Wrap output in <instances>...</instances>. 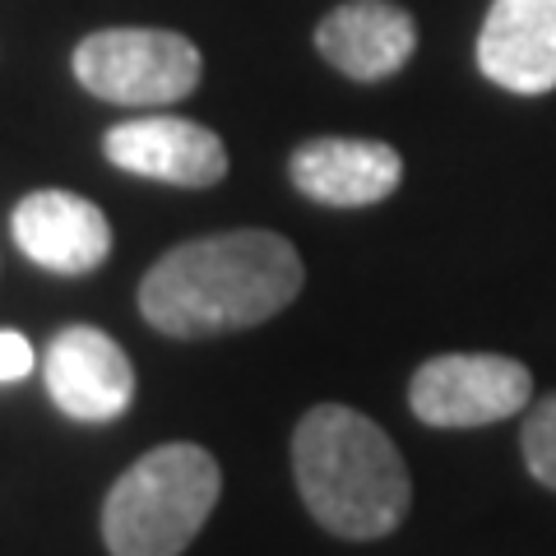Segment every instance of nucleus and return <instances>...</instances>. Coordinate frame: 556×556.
<instances>
[{"label": "nucleus", "instance_id": "f257e3e1", "mask_svg": "<svg viewBox=\"0 0 556 556\" xmlns=\"http://www.w3.org/2000/svg\"><path fill=\"white\" fill-rule=\"evenodd\" d=\"M302 283V255L278 232L237 228L190 237L153 260L139 283V316L172 339H214L265 325L298 302Z\"/></svg>", "mask_w": 556, "mask_h": 556}, {"label": "nucleus", "instance_id": "39448f33", "mask_svg": "<svg viewBox=\"0 0 556 556\" xmlns=\"http://www.w3.org/2000/svg\"><path fill=\"white\" fill-rule=\"evenodd\" d=\"M533 376L525 362L501 353H441L413 371L408 408L427 427H486L525 413Z\"/></svg>", "mask_w": 556, "mask_h": 556}, {"label": "nucleus", "instance_id": "9d476101", "mask_svg": "<svg viewBox=\"0 0 556 556\" xmlns=\"http://www.w3.org/2000/svg\"><path fill=\"white\" fill-rule=\"evenodd\" d=\"M478 70L506 93H552L556 0H492L478 33Z\"/></svg>", "mask_w": 556, "mask_h": 556}, {"label": "nucleus", "instance_id": "20e7f679", "mask_svg": "<svg viewBox=\"0 0 556 556\" xmlns=\"http://www.w3.org/2000/svg\"><path fill=\"white\" fill-rule=\"evenodd\" d=\"M70 70L102 102L167 108L195 93L204 56L186 33L172 28H102L75 47Z\"/></svg>", "mask_w": 556, "mask_h": 556}, {"label": "nucleus", "instance_id": "f8f14e48", "mask_svg": "<svg viewBox=\"0 0 556 556\" xmlns=\"http://www.w3.org/2000/svg\"><path fill=\"white\" fill-rule=\"evenodd\" d=\"M519 445H525V464H529V473L552 486L556 492V394H547L543 404H538L529 413V422H525V437H519Z\"/></svg>", "mask_w": 556, "mask_h": 556}, {"label": "nucleus", "instance_id": "1a4fd4ad", "mask_svg": "<svg viewBox=\"0 0 556 556\" xmlns=\"http://www.w3.org/2000/svg\"><path fill=\"white\" fill-rule=\"evenodd\" d=\"M14 247L51 274H93L112 255L108 214L75 190H33L10 214Z\"/></svg>", "mask_w": 556, "mask_h": 556}, {"label": "nucleus", "instance_id": "f03ea898", "mask_svg": "<svg viewBox=\"0 0 556 556\" xmlns=\"http://www.w3.org/2000/svg\"><path fill=\"white\" fill-rule=\"evenodd\" d=\"M292 478L311 519L334 538H390L413 506V478L399 445L367 413L320 404L292 431Z\"/></svg>", "mask_w": 556, "mask_h": 556}, {"label": "nucleus", "instance_id": "7ed1b4c3", "mask_svg": "<svg viewBox=\"0 0 556 556\" xmlns=\"http://www.w3.org/2000/svg\"><path fill=\"white\" fill-rule=\"evenodd\" d=\"M223 492L204 445L172 441L139 455L102 501V543L112 556H181Z\"/></svg>", "mask_w": 556, "mask_h": 556}, {"label": "nucleus", "instance_id": "6e6552de", "mask_svg": "<svg viewBox=\"0 0 556 556\" xmlns=\"http://www.w3.org/2000/svg\"><path fill=\"white\" fill-rule=\"evenodd\" d=\"M288 177L306 200L329 208H367L394 195L404 181V159L394 144L380 139H348V135H320L292 149Z\"/></svg>", "mask_w": 556, "mask_h": 556}, {"label": "nucleus", "instance_id": "ddd939ff", "mask_svg": "<svg viewBox=\"0 0 556 556\" xmlns=\"http://www.w3.org/2000/svg\"><path fill=\"white\" fill-rule=\"evenodd\" d=\"M28 371H33V343L20 329H0V386L24 380Z\"/></svg>", "mask_w": 556, "mask_h": 556}, {"label": "nucleus", "instance_id": "423d86ee", "mask_svg": "<svg viewBox=\"0 0 556 556\" xmlns=\"http://www.w3.org/2000/svg\"><path fill=\"white\" fill-rule=\"evenodd\" d=\"M102 153L130 177L167 181L181 190H208L228 177V144L208 126L186 116L121 121L102 135Z\"/></svg>", "mask_w": 556, "mask_h": 556}, {"label": "nucleus", "instance_id": "9b49d317", "mask_svg": "<svg viewBox=\"0 0 556 556\" xmlns=\"http://www.w3.org/2000/svg\"><path fill=\"white\" fill-rule=\"evenodd\" d=\"M320 56L357 84L390 79L417 51V24L394 0H343L316 28Z\"/></svg>", "mask_w": 556, "mask_h": 556}, {"label": "nucleus", "instance_id": "0eeeda50", "mask_svg": "<svg viewBox=\"0 0 556 556\" xmlns=\"http://www.w3.org/2000/svg\"><path fill=\"white\" fill-rule=\"evenodd\" d=\"M47 394L75 422H116L135 404V367L112 334L65 325L47 348Z\"/></svg>", "mask_w": 556, "mask_h": 556}]
</instances>
